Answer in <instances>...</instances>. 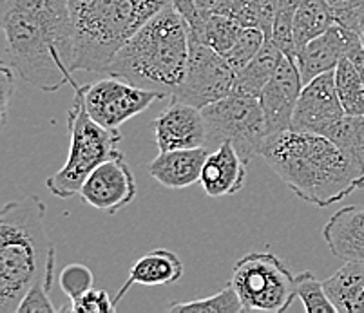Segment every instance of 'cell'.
<instances>
[{
  "label": "cell",
  "instance_id": "cell-1",
  "mask_svg": "<svg viewBox=\"0 0 364 313\" xmlns=\"http://www.w3.org/2000/svg\"><path fill=\"white\" fill-rule=\"evenodd\" d=\"M2 64L46 93L73 77V24L69 0H2Z\"/></svg>",
  "mask_w": 364,
  "mask_h": 313
},
{
  "label": "cell",
  "instance_id": "cell-2",
  "mask_svg": "<svg viewBox=\"0 0 364 313\" xmlns=\"http://www.w3.org/2000/svg\"><path fill=\"white\" fill-rule=\"evenodd\" d=\"M261 156L304 203L324 209L364 187V177L333 140L289 128L267 140Z\"/></svg>",
  "mask_w": 364,
  "mask_h": 313
},
{
  "label": "cell",
  "instance_id": "cell-3",
  "mask_svg": "<svg viewBox=\"0 0 364 313\" xmlns=\"http://www.w3.org/2000/svg\"><path fill=\"white\" fill-rule=\"evenodd\" d=\"M188 49L191 26L174 4H168L118 49L107 75L171 97L183 80Z\"/></svg>",
  "mask_w": 364,
  "mask_h": 313
},
{
  "label": "cell",
  "instance_id": "cell-4",
  "mask_svg": "<svg viewBox=\"0 0 364 313\" xmlns=\"http://www.w3.org/2000/svg\"><path fill=\"white\" fill-rule=\"evenodd\" d=\"M38 196L6 203L0 212V313H16L28 290L56 265Z\"/></svg>",
  "mask_w": 364,
  "mask_h": 313
},
{
  "label": "cell",
  "instance_id": "cell-5",
  "mask_svg": "<svg viewBox=\"0 0 364 313\" xmlns=\"http://www.w3.org/2000/svg\"><path fill=\"white\" fill-rule=\"evenodd\" d=\"M172 0H69L73 71L107 72L112 57Z\"/></svg>",
  "mask_w": 364,
  "mask_h": 313
},
{
  "label": "cell",
  "instance_id": "cell-6",
  "mask_svg": "<svg viewBox=\"0 0 364 313\" xmlns=\"http://www.w3.org/2000/svg\"><path fill=\"white\" fill-rule=\"evenodd\" d=\"M73 87V107L68 113L69 128V153L64 167L53 174L48 181L49 192L60 199H69L80 194L85 177L97 169L102 161L117 153L122 140L118 128H107L97 123L87 113L84 101V85L76 84L75 78H69Z\"/></svg>",
  "mask_w": 364,
  "mask_h": 313
},
{
  "label": "cell",
  "instance_id": "cell-7",
  "mask_svg": "<svg viewBox=\"0 0 364 313\" xmlns=\"http://www.w3.org/2000/svg\"><path fill=\"white\" fill-rule=\"evenodd\" d=\"M245 312L283 313L297 297L296 278L274 253L250 252L236 261L230 275Z\"/></svg>",
  "mask_w": 364,
  "mask_h": 313
},
{
  "label": "cell",
  "instance_id": "cell-8",
  "mask_svg": "<svg viewBox=\"0 0 364 313\" xmlns=\"http://www.w3.org/2000/svg\"><path fill=\"white\" fill-rule=\"evenodd\" d=\"M201 111L207 123L205 147L208 150H214L223 141H230L247 163L261 156L270 134L259 98L230 93Z\"/></svg>",
  "mask_w": 364,
  "mask_h": 313
},
{
  "label": "cell",
  "instance_id": "cell-9",
  "mask_svg": "<svg viewBox=\"0 0 364 313\" xmlns=\"http://www.w3.org/2000/svg\"><path fill=\"white\" fill-rule=\"evenodd\" d=\"M236 75L237 72L223 55L214 51L210 45L191 33L187 69L183 80L171 94V100L205 109L207 105L234 93Z\"/></svg>",
  "mask_w": 364,
  "mask_h": 313
},
{
  "label": "cell",
  "instance_id": "cell-10",
  "mask_svg": "<svg viewBox=\"0 0 364 313\" xmlns=\"http://www.w3.org/2000/svg\"><path fill=\"white\" fill-rule=\"evenodd\" d=\"M161 98H165V94L160 91L138 87L117 77L84 85L87 113L97 123L107 128H120V125L144 113L145 109Z\"/></svg>",
  "mask_w": 364,
  "mask_h": 313
},
{
  "label": "cell",
  "instance_id": "cell-11",
  "mask_svg": "<svg viewBox=\"0 0 364 313\" xmlns=\"http://www.w3.org/2000/svg\"><path fill=\"white\" fill-rule=\"evenodd\" d=\"M136 177L120 150L102 161L97 169L85 177L82 185V203L105 214H117L136 197Z\"/></svg>",
  "mask_w": 364,
  "mask_h": 313
},
{
  "label": "cell",
  "instance_id": "cell-12",
  "mask_svg": "<svg viewBox=\"0 0 364 313\" xmlns=\"http://www.w3.org/2000/svg\"><path fill=\"white\" fill-rule=\"evenodd\" d=\"M348 114L344 113L332 72L319 75L301 89L292 118L294 131L332 136Z\"/></svg>",
  "mask_w": 364,
  "mask_h": 313
},
{
  "label": "cell",
  "instance_id": "cell-13",
  "mask_svg": "<svg viewBox=\"0 0 364 313\" xmlns=\"http://www.w3.org/2000/svg\"><path fill=\"white\" fill-rule=\"evenodd\" d=\"M303 85L297 60L284 55L277 71L259 94V104L270 136L292 128L294 111Z\"/></svg>",
  "mask_w": 364,
  "mask_h": 313
},
{
  "label": "cell",
  "instance_id": "cell-14",
  "mask_svg": "<svg viewBox=\"0 0 364 313\" xmlns=\"http://www.w3.org/2000/svg\"><path fill=\"white\" fill-rule=\"evenodd\" d=\"M151 125L160 153L196 149L205 147L207 143V123L203 111L183 101L171 100L164 113L154 118Z\"/></svg>",
  "mask_w": 364,
  "mask_h": 313
},
{
  "label": "cell",
  "instance_id": "cell-15",
  "mask_svg": "<svg viewBox=\"0 0 364 313\" xmlns=\"http://www.w3.org/2000/svg\"><path fill=\"white\" fill-rule=\"evenodd\" d=\"M247 161L230 141L210 150L201 170V189L208 197H227L240 192L247 180Z\"/></svg>",
  "mask_w": 364,
  "mask_h": 313
},
{
  "label": "cell",
  "instance_id": "cell-16",
  "mask_svg": "<svg viewBox=\"0 0 364 313\" xmlns=\"http://www.w3.org/2000/svg\"><path fill=\"white\" fill-rule=\"evenodd\" d=\"M323 239L341 261H364V207L348 205L333 212L323 226Z\"/></svg>",
  "mask_w": 364,
  "mask_h": 313
},
{
  "label": "cell",
  "instance_id": "cell-17",
  "mask_svg": "<svg viewBox=\"0 0 364 313\" xmlns=\"http://www.w3.org/2000/svg\"><path fill=\"white\" fill-rule=\"evenodd\" d=\"M208 153L210 150L207 147L160 153L149 165V174L165 189H187L201 180Z\"/></svg>",
  "mask_w": 364,
  "mask_h": 313
},
{
  "label": "cell",
  "instance_id": "cell-18",
  "mask_svg": "<svg viewBox=\"0 0 364 313\" xmlns=\"http://www.w3.org/2000/svg\"><path fill=\"white\" fill-rule=\"evenodd\" d=\"M183 278V263L180 257L171 250L156 248L141 256L134 265L129 270V278L117 293L114 302L124 299L125 293L134 285L144 286H165L174 285Z\"/></svg>",
  "mask_w": 364,
  "mask_h": 313
},
{
  "label": "cell",
  "instance_id": "cell-19",
  "mask_svg": "<svg viewBox=\"0 0 364 313\" xmlns=\"http://www.w3.org/2000/svg\"><path fill=\"white\" fill-rule=\"evenodd\" d=\"M344 55H346V31L336 24L297 53L296 60L303 84H309L324 72L336 71Z\"/></svg>",
  "mask_w": 364,
  "mask_h": 313
},
{
  "label": "cell",
  "instance_id": "cell-20",
  "mask_svg": "<svg viewBox=\"0 0 364 313\" xmlns=\"http://www.w3.org/2000/svg\"><path fill=\"white\" fill-rule=\"evenodd\" d=\"M323 282L337 313H364V261H346Z\"/></svg>",
  "mask_w": 364,
  "mask_h": 313
},
{
  "label": "cell",
  "instance_id": "cell-21",
  "mask_svg": "<svg viewBox=\"0 0 364 313\" xmlns=\"http://www.w3.org/2000/svg\"><path fill=\"white\" fill-rule=\"evenodd\" d=\"M283 57V51L270 38H267V42H264L263 48L259 49L256 57L236 75L234 93L259 98L264 85L270 82V78L274 77V72L279 67Z\"/></svg>",
  "mask_w": 364,
  "mask_h": 313
},
{
  "label": "cell",
  "instance_id": "cell-22",
  "mask_svg": "<svg viewBox=\"0 0 364 313\" xmlns=\"http://www.w3.org/2000/svg\"><path fill=\"white\" fill-rule=\"evenodd\" d=\"M337 24L336 11L326 0H303L294 16V44L297 53L314 38Z\"/></svg>",
  "mask_w": 364,
  "mask_h": 313
},
{
  "label": "cell",
  "instance_id": "cell-23",
  "mask_svg": "<svg viewBox=\"0 0 364 313\" xmlns=\"http://www.w3.org/2000/svg\"><path fill=\"white\" fill-rule=\"evenodd\" d=\"M336 89L344 113L348 116H364V82L360 72L346 55L341 58L336 71Z\"/></svg>",
  "mask_w": 364,
  "mask_h": 313
},
{
  "label": "cell",
  "instance_id": "cell-24",
  "mask_svg": "<svg viewBox=\"0 0 364 313\" xmlns=\"http://www.w3.org/2000/svg\"><path fill=\"white\" fill-rule=\"evenodd\" d=\"M241 31H243V26H240L228 16L220 15V13H213L200 28L191 29L193 35H196L200 40H203L223 57L234 48Z\"/></svg>",
  "mask_w": 364,
  "mask_h": 313
},
{
  "label": "cell",
  "instance_id": "cell-25",
  "mask_svg": "<svg viewBox=\"0 0 364 313\" xmlns=\"http://www.w3.org/2000/svg\"><path fill=\"white\" fill-rule=\"evenodd\" d=\"M168 312L172 313H241L245 312L236 290L230 282H227L225 288L205 299H194V301L174 302L168 306Z\"/></svg>",
  "mask_w": 364,
  "mask_h": 313
},
{
  "label": "cell",
  "instance_id": "cell-26",
  "mask_svg": "<svg viewBox=\"0 0 364 313\" xmlns=\"http://www.w3.org/2000/svg\"><path fill=\"white\" fill-rule=\"evenodd\" d=\"M303 0H279L276 16H274L270 40L283 51L287 57L296 58V44H294V16Z\"/></svg>",
  "mask_w": 364,
  "mask_h": 313
},
{
  "label": "cell",
  "instance_id": "cell-27",
  "mask_svg": "<svg viewBox=\"0 0 364 313\" xmlns=\"http://www.w3.org/2000/svg\"><path fill=\"white\" fill-rule=\"evenodd\" d=\"M296 292L301 304L309 313H337L324 288V282H321L312 272H301L296 275Z\"/></svg>",
  "mask_w": 364,
  "mask_h": 313
},
{
  "label": "cell",
  "instance_id": "cell-28",
  "mask_svg": "<svg viewBox=\"0 0 364 313\" xmlns=\"http://www.w3.org/2000/svg\"><path fill=\"white\" fill-rule=\"evenodd\" d=\"M55 266L51 265L44 275L36 279L35 285L28 290L22 302L16 308V313H56L64 312V308H56L51 302V288L55 285Z\"/></svg>",
  "mask_w": 364,
  "mask_h": 313
},
{
  "label": "cell",
  "instance_id": "cell-29",
  "mask_svg": "<svg viewBox=\"0 0 364 313\" xmlns=\"http://www.w3.org/2000/svg\"><path fill=\"white\" fill-rule=\"evenodd\" d=\"M267 33L259 28H243L240 38L234 44V48L225 55L227 62L232 65V69L236 72H240L248 62L256 57L259 49L263 48V44L267 42Z\"/></svg>",
  "mask_w": 364,
  "mask_h": 313
},
{
  "label": "cell",
  "instance_id": "cell-30",
  "mask_svg": "<svg viewBox=\"0 0 364 313\" xmlns=\"http://www.w3.org/2000/svg\"><path fill=\"white\" fill-rule=\"evenodd\" d=\"M216 13L232 18L243 28L263 29V9L261 0H221Z\"/></svg>",
  "mask_w": 364,
  "mask_h": 313
},
{
  "label": "cell",
  "instance_id": "cell-31",
  "mask_svg": "<svg viewBox=\"0 0 364 313\" xmlns=\"http://www.w3.org/2000/svg\"><path fill=\"white\" fill-rule=\"evenodd\" d=\"M58 285H60L62 292L68 295L71 301H76L82 297L87 290L95 288V275L91 270L82 263H73L62 268L60 275H58Z\"/></svg>",
  "mask_w": 364,
  "mask_h": 313
},
{
  "label": "cell",
  "instance_id": "cell-32",
  "mask_svg": "<svg viewBox=\"0 0 364 313\" xmlns=\"http://www.w3.org/2000/svg\"><path fill=\"white\" fill-rule=\"evenodd\" d=\"M68 312L73 313H112L117 312V302L114 299L109 297L105 290L91 288L78 297L76 301H71V306Z\"/></svg>",
  "mask_w": 364,
  "mask_h": 313
},
{
  "label": "cell",
  "instance_id": "cell-33",
  "mask_svg": "<svg viewBox=\"0 0 364 313\" xmlns=\"http://www.w3.org/2000/svg\"><path fill=\"white\" fill-rule=\"evenodd\" d=\"M221 0H172V4L183 15L191 29H198L208 16L216 13Z\"/></svg>",
  "mask_w": 364,
  "mask_h": 313
},
{
  "label": "cell",
  "instance_id": "cell-34",
  "mask_svg": "<svg viewBox=\"0 0 364 313\" xmlns=\"http://www.w3.org/2000/svg\"><path fill=\"white\" fill-rule=\"evenodd\" d=\"M344 31H346V57L353 62L364 82V48L355 33L348 31V29H344Z\"/></svg>",
  "mask_w": 364,
  "mask_h": 313
},
{
  "label": "cell",
  "instance_id": "cell-35",
  "mask_svg": "<svg viewBox=\"0 0 364 313\" xmlns=\"http://www.w3.org/2000/svg\"><path fill=\"white\" fill-rule=\"evenodd\" d=\"M337 24H339L341 28L355 33V35L359 36L360 44H363V48H364V8L355 9V11L346 13V15L339 16V18H337Z\"/></svg>",
  "mask_w": 364,
  "mask_h": 313
},
{
  "label": "cell",
  "instance_id": "cell-36",
  "mask_svg": "<svg viewBox=\"0 0 364 313\" xmlns=\"http://www.w3.org/2000/svg\"><path fill=\"white\" fill-rule=\"evenodd\" d=\"M0 72H2V78H0V85H2V114H8V101L9 97L13 94L15 91V75L16 72L13 71L11 65L8 64H2L0 67Z\"/></svg>",
  "mask_w": 364,
  "mask_h": 313
},
{
  "label": "cell",
  "instance_id": "cell-37",
  "mask_svg": "<svg viewBox=\"0 0 364 313\" xmlns=\"http://www.w3.org/2000/svg\"><path fill=\"white\" fill-rule=\"evenodd\" d=\"M277 2H279V0H261V9H263V31L267 33L268 38H270V33H272Z\"/></svg>",
  "mask_w": 364,
  "mask_h": 313
},
{
  "label": "cell",
  "instance_id": "cell-38",
  "mask_svg": "<svg viewBox=\"0 0 364 313\" xmlns=\"http://www.w3.org/2000/svg\"><path fill=\"white\" fill-rule=\"evenodd\" d=\"M332 9L336 11V16L346 15V13H352L355 9H363L364 8V0H326Z\"/></svg>",
  "mask_w": 364,
  "mask_h": 313
}]
</instances>
